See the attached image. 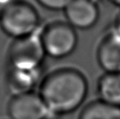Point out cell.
<instances>
[{
    "instance_id": "1",
    "label": "cell",
    "mask_w": 120,
    "mask_h": 119,
    "mask_svg": "<svg viewBox=\"0 0 120 119\" xmlns=\"http://www.w3.org/2000/svg\"><path fill=\"white\" fill-rule=\"evenodd\" d=\"M39 94L53 115L71 113L86 98L88 82L79 70L62 67L52 71L41 81Z\"/></svg>"
},
{
    "instance_id": "2",
    "label": "cell",
    "mask_w": 120,
    "mask_h": 119,
    "mask_svg": "<svg viewBox=\"0 0 120 119\" xmlns=\"http://www.w3.org/2000/svg\"><path fill=\"white\" fill-rule=\"evenodd\" d=\"M40 22L38 11L25 0H14L0 10V27L14 39L37 33Z\"/></svg>"
},
{
    "instance_id": "3",
    "label": "cell",
    "mask_w": 120,
    "mask_h": 119,
    "mask_svg": "<svg viewBox=\"0 0 120 119\" xmlns=\"http://www.w3.org/2000/svg\"><path fill=\"white\" fill-rule=\"evenodd\" d=\"M45 55L41 36L38 33L14 39L8 51L10 66L19 69H39Z\"/></svg>"
},
{
    "instance_id": "4",
    "label": "cell",
    "mask_w": 120,
    "mask_h": 119,
    "mask_svg": "<svg viewBox=\"0 0 120 119\" xmlns=\"http://www.w3.org/2000/svg\"><path fill=\"white\" fill-rule=\"evenodd\" d=\"M40 36L46 54L53 58H63L72 53L78 40L75 28L61 21L49 24Z\"/></svg>"
},
{
    "instance_id": "5",
    "label": "cell",
    "mask_w": 120,
    "mask_h": 119,
    "mask_svg": "<svg viewBox=\"0 0 120 119\" xmlns=\"http://www.w3.org/2000/svg\"><path fill=\"white\" fill-rule=\"evenodd\" d=\"M11 119H47L53 115L39 93L12 96L8 105Z\"/></svg>"
},
{
    "instance_id": "6",
    "label": "cell",
    "mask_w": 120,
    "mask_h": 119,
    "mask_svg": "<svg viewBox=\"0 0 120 119\" xmlns=\"http://www.w3.org/2000/svg\"><path fill=\"white\" fill-rule=\"evenodd\" d=\"M67 22L77 29H89L99 18L96 0H72L64 10Z\"/></svg>"
},
{
    "instance_id": "7",
    "label": "cell",
    "mask_w": 120,
    "mask_h": 119,
    "mask_svg": "<svg viewBox=\"0 0 120 119\" xmlns=\"http://www.w3.org/2000/svg\"><path fill=\"white\" fill-rule=\"evenodd\" d=\"M97 62L105 73L120 72V34L112 30L98 45Z\"/></svg>"
},
{
    "instance_id": "8",
    "label": "cell",
    "mask_w": 120,
    "mask_h": 119,
    "mask_svg": "<svg viewBox=\"0 0 120 119\" xmlns=\"http://www.w3.org/2000/svg\"><path fill=\"white\" fill-rule=\"evenodd\" d=\"M39 69H19L11 67L6 75V87L12 96L33 92L39 82Z\"/></svg>"
},
{
    "instance_id": "9",
    "label": "cell",
    "mask_w": 120,
    "mask_h": 119,
    "mask_svg": "<svg viewBox=\"0 0 120 119\" xmlns=\"http://www.w3.org/2000/svg\"><path fill=\"white\" fill-rule=\"evenodd\" d=\"M97 93L104 103L120 107V72L105 73L97 83Z\"/></svg>"
},
{
    "instance_id": "10",
    "label": "cell",
    "mask_w": 120,
    "mask_h": 119,
    "mask_svg": "<svg viewBox=\"0 0 120 119\" xmlns=\"http://www.w3.org/2000/svg\"><path fill=\"white\" fill-rule=\"evenodd\" d=\"M79 119H120V107L101 100L93 101L82 109Z\"/></svg>"
},
{
    "instance_id": "11",
    "label": "cell",
    "mask_w": 120,
    "mask_h": 119,
    "mask_svg": "<svg viewBox=\"0 0 120 119\" xmlns=\"http://www.w3.org/2000/svg\"><path fill=\"white\" fill-rule=\"evenodd\" d=\"M42 7L51 11H64L72 0H36Z\"/></svg>"
},
{
    "instance_id": "12",
    "label": "cell",
    "mask_w": 120,
    "mask_h": 119,
    "mask_svg": "<svg viewBox=\"0 0 120 119\" xmlns=\"http://www.w3.org/2000/svg\"><path fill=\"white\" fill-rule=\"evenodd\" d=\"M114 30H115L118 34H120V12L118 13L117 19H116V20H115V24H114Z\"/></svg>"
},
{
    "instance_id": "13",
    "label": "cell",
    "mask_w": 120,
    "mask_h": 119,
    "mask_svg": "<svg viewBox=\"0 0 120 119\" xmlns=\"http://www.w3.org/2000/svg\"><path fill=\"white\" fill-rule=\"evenodd\" d=\"M13 1L14 0H0V10H2L4 7H5Z\"/></svg>"
},
{
    "instance_id": "14",
    "label": "cell",
    "mask_w": 120,
    "mask_h": 119,
    "mask_svg": "<svg viewBox=\"0 0 120 119\" xmlns=\"http://www.w3.org/2000/svg\"><path fill=\"white\" fill-rule=\"evenodd\" d=\"M109 1H110L111 4H113L115 5L120 7V0H109Z\"/></svg>"
}]
</instances>
